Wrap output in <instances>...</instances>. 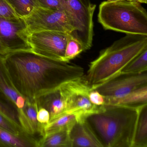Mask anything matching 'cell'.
<instances>
[{
	"instance_id": "8fae6325",
	"label": "cell",
	"mask_w": 147,
	"mask_h": 147,
	"mask_svg": "<svg viewBox=\"0 0 147 147\" xmlns=\"http://www.w3.org/2000/svg\"><path fill=\"white\" fill-rule=\"evenodd\" d=\"M0 94L18 110L22 129L30 133L31 128L24 112L27 100L16 90L6 67L5 57H0Z\"/></svg>"
},
{
	"instance_id": "d4e9b609",
	"label": "cell",
	"mask_w": 147,
	"mask_h": 147,
	"mask_svg": "<svg viewBox=\"0 0 147 147\" xmlns=\"http://www.w3.org/2000/svg\"><path fill=\"white\" fill-rule=\"evenodd\" d=\"M38 6L52 10L63 11L65 0H36Z\"/></svg>"
},
{
	"instance_id": "ac0fdd59",
	"label": "cell",
	"mask_w": 147,
	"mask_h": 147,
	"mask_svg": "<svg viewBox=\"0 0 147 147\" xmlns=\"http://www.w3.org/2000/svg\"><path fill=\"white\" fill-rule=\"evenodd\" d=\"M79 117L76 114L71 113H66L63 115L51 120L45 125L43 137L63 128L75 123Z\"/></svg>"
},
{
	"instance_id": "30bf717a",
	"label": "cell",
	"mask_w": 147,
	"mask_h": 147,
	"mask_svg": "<svg viewBox=\"0 0 147 147\" xmlns=\"http://www.w3.org/2000/svg\"><path fill=\"white\" fill-rule=\"evenodd\" d=\"M27 34L24 19L7 20L0 18V41L9 54L31 52Z\"/></svg>"
},
{
	"instance_id": "7402d4cb",
	"label": "cell",
	"mask_w": 147,
	"mask_h": 147,
	"mask_svg": "<svg viewBox=\"0 0 147 147\" xmlns=\"http://www.w3.org/2000/svg\"><path fill=\"white\" fill-rule=\"evenodd\" d=\"M83 51H84L83 47L80 42L69 34L65 50L64 57L65 61L69 62Z\"/></svg>"
},
{
	"instance_id": "6da1fadb",
	"label": "cell",
	"mask_w": 147,
	"mask_h": 147,
	"mask_svg": "<svg viewBox=\"0 0 147 147\" xmlns=\"http://www.w3.org/2000/svg\"><path fill=\"white\" fill-rule=\"evenodd\" d=\"M5 62L16 90L30 101L85 75L84 69L79 65L31 52L9 54Z\"/></svg>"
},
{
	"instance_id": "9a60e30c",
	"label": "cell",
	"mask_w": 147,
	"mask_h": 147,
	"mask_svg": "<svg viewBox=\"0 0 147 147\" xmlns=\"http://www.w3.org/2000/svg\"><path fill=\"white\" fill-rule=\"evenodd\" d=\"M147 104V85L143 86L119 98H105V105L139 107Z\"/></svg>"
},
{
	"instance_id": "9c48e42d",
	"label": "cell",
	"mask_w": 147,
	"mask_h": 147,
	"mask_svg": "<svg viewBox=\"0 0 147 147\" xmlns=\"http://www.w3.org/2000/svg\"><path fill=\"white\" fill-rule=\"evenodd\" d=\"M68 91L67 111L66 113L76 114L79 119L87 118L91 114L98 111L100 106L93 104L89 98L91 88L84 78L66 82Z\"/></svg>"
},
{
	"instance_id": "83f0119b",
	"label": "cell",
	"mask_w": 147,
	"mask_h": 147,
	"mask_svg": "<svg viewBox=\"0 0 147 147\" xmlns=\"http://www.w3.org/2000/svg\"><path fill=\"white\" fill-rule=\"evenodd\" d=\"M9 54L6 49L3 46V45L0 41V57H5Z\"/></svg>"
},
{
	"instance_id": "277c9868",
	"label": "cell",
	"mask_w": 147,
	"mask_h": 147,
	"mask_svg": "<svg viewBox=\"0 0 147 147\" xmlns=\"http://www.w3.org/2000/svg\"><path fill=\"white\" fill-rule=\"evenodd\" d=\"M98 22L105 30L147 36V13L138 2L104 1L99 7Z\"/></svg>"
},
{
	"instance_id": "e0dca14e",
	"label": "cell",
	"mask_w": 147,
	"mask_h": 147,
	"mask_svg": "<svg viewBox=\"0 0 147 147\" xmlns=\"http://www.w3.org/2000/svg\"><path fill=\"white\" fill-rule=\"evenodd\" d=\"M131 147H147V104L139 107Z\"/></svg>"
},
{
	"instance_id": "5bb4252c",
	"label": "cell",
	"mask_w": 147,
	"mask_h": 147,
	"mask_svg": "<svg viewBox=\"0 0 147 147\" xmlns=\"http://www.w3.org/2000/svg\"><path fill=\"white\" fill-rule=\"evenodd\" d=\"M74 124L40 138L38 147H73L70 132Z\"/></svg>"
},
{
	"instance_id": "52a82bcc",
	"label": "cell",
	"mask_w": 147,
	"mask_h": 147,
	"mask_svg": "<svg viewBox=\"0 0 147 147\" xmlns=\"http://www.w3.org/2000/svg\"><path fill=\"white\" fill-rule=\"evenodd\" d=\"M23 19L28 32L55 31L70 33L74 30L64 11L37 7Z\"/></svg>"
},
{
	"instance_id": "4316f807",
	"label": "cell",
	"mask_w": 147,
	"mask_h": 147,
	"mask_svg": "<svg viewBox=\"0 0 147 147\" xmlns=\"http://www.w3.org/2000/svg\"><path fill=\"white\" fill-rule=\"evenodd\" d=\"M50 114L49 112L44 108H40L38 110L37 119L38 123L44 126L49 123L50 121Z\"/></svg>"
},
{
	"instance_id": "d6986e66",
	"label": "cell",
	"mask_w": 147,
	"mask_h": 147,
	"mask_svg": "<svg viewBox=\"0 0 147 147\" xmlns=\"http://www.w3.org/2000/svg\"><path fill=\"white\" fill-rule=\"evenodd\" d=\"M147 71V49L129 62L121 72L136 74Z\"/></svg>"
},
{
	"instance_id": "ffe728a7",
	"label": "cell",
	"mask_w": 147,
	"mask_h": 147,
	"mask_svg": "<svg viewBox=\"0 0 147 147\" xmlns=\"http://www.w3.org/2000/svg\"><path fill=\"white\" fill-rule=\"evenodd\" d=\"M15 12L22 18L29 16L37 7L36 0H7Z\"/></svg>"
},
{
	"instance_id": "44dd1931",
	"label": "cell",
	"mask_w": 147,
	"mask_h": 147,
	"mask_svg": "<svg viewBox=\"0 0 147 147\" xmlns=\"http://www.w3.org/2000/svg\"><path fill=\"white\" fill-rule=\"evenodd\" d=\"M0 113L23 130L20 124L19 113L18 110L13 105L8 102L1 94Z\"/></svg>"
},
{
	"instance_id": "f1b7e54d",
	"label": "cell",
	"mask_w": 147,
	"mask_h": 147,
	"mask_svg": "<svg viewBox=\"0 0 147 147\" xmlns=\"http://www.w3.org/2000/svg\"><path fill=\"white\" fill-rule=\"evenodd\" d=\"M108 1H125L130 2H138L141 4H147V0H107Z\"/></svg>"
},
{
	"instance_id": "484cf974",
	"label": "cell",
	"mask_w": 147,
	"mask_h": 147,
	"mask_svg": "<svg viewBox=\"0 0 147 147\" xmlns=\"http://www.w3.org/2000/svg\"><path fill=\"white\" fill-rule=\"evenodd\" d=\"M88 96L91 102L95 105L100 106L105 104V98L96 90H91Z\"/></svg>"
},
{
	"instance_id": "7a4b0ae2",
	"label": "cell",
	"mask_w": 147,
	"mask_h": 147,
	"mask_svg": "<svg viewBox=\"0 0 147 147\" xmlns=\"http://www.w3.org/2000/svg\"><path fill=\"white\" fill-rule=\"evenodd\" d=\"M140 107L105 105L87 120L104 147H131Z\"/></svg>"
},
{
	"instance_id": "3957f363",
	"label": "cell",
	"mask_w": 147,
	"mask_h": 147,
	"mask_svg": "<svg viewBox=\"0 0 147 147\" xmlns=\"http://www.w3.org/2000/svg\"><path fill=\"white\" fill-rule=\"evenodd\" d=\"M147 49V36L126 34L105 49L89 64L83 78L90 88L106 81Z\"/></svg>"
},
{
	"instance_id": "cb8c5ba5",
	"label": "cell",
	"mask_w": 147,
	"mask_h": 147,
	"mask_svg": "<svg viewBox=\"0 0 147 147\" xmlns=\"http://www.w3.org/2000/svg\"><path fill=\"white\" fill-rule=\"evenodd\" d=\"M0 18L7 20H18L20 18L7 0H0Z\"/></svg>"
},
{
	"instance_id": "7c38bea8",
	"label": "cell",
	"mask_w": 147,
	"mask_h": 147,
	"mask_svg": "<svg viewBox=\"0 0 147 147\" xmlns=\"http://www.w3.org/2000/svg\"><path fill=\"white\" fill-rule=\"evenodd\" d=\"M66 82L35 100L38 109L44 108L48 111L50 121L63 115L67 111L68 96Z\"/></svg>"
},
{
	"instance_id": "ba28073f",
	"label": "cell",
	"mask_w": 147,
	"mask_h": 147,
	"mask_svg": "<svg viewBox=\"0 0 147 147\" xmlns=\"http://www.w3.org/2000/svg\"><path fill=\"white\" fill-rule=\"evenodd\" d=\"M147 85V71L136 74L120 72L106 81L91 88L107 99L119 98Z\"/></svg>"
},
{
	"instance_id": "5b68a950",
	"label": "cell",
	"mask_w": 147,
	"mask_h": 147,
	"mask_svg": "<svg viewBox=\"0 0 147 147\" xmlns=\"http://www.w3.org/2000/svg\"><path fill=\"white\" fill-rule=\"evenodd\" d=\"M96 7L89 0H65L63 11L74 29L69 34L80 42L84 51L92 45Z\"/></svg>"
},
{
	"instance_id": "603a6c76",
	"label": "cell",
	"mask_w": 147,
	"mask_h": 147,
	"mask_svg": "<svg viewBox=\"0 0 147 147\" xmlns=\"http://www.w3.org/2000/svg\"><path fill=\"white\" fill-rule=\"evenodd\" d=\"M0 127L16 136L28 135L8 119L0 113Z\"/></svg>"
},
{
	"instance_id": "2e32d148",
	"label": "cell",
	"mask_w": 147,
	"mask_h": 147,
	"mask_svg": "<svg viewBox=\"0 0 147 147\" xmlns=\"http://www.w3.org/2000/svg\"><path fill=\"white\" fill-rule=\"evenodd\" d=\"M38 140L30 135H13L0 127V147H38Z\"/></svg>"
},
{
	"instance_id": "8992f818",
	"label": "cell",
	"mask_w": 147,
	"mask_h": 147,
	"mask_svg": "<svg viewBox=\"0 0 147 147\" xmlns=\"http://www.w3.org/2000/svg\"><path fill=\"white\" fill-rule=\"evenodd\" d=\"M69 33L55 31L28 32L31 52L57 61H65V52Z\"/></svg>"
},
{
	"instance_id": "4fadbf2b",
	"label": "cell",
	"mask_w": 147,
	"mask_h": 147,
	"mask_svg": "<svg viewBox=\"0 0 147 147\" xmlns=\"http://www.w3.org/2000/svg\"><path fill=\"white\" fill-rule=\"evenodd\" d=\"M72 147H104L87 118L76 120L71 128Z\"/></svg>"
}]
</instances>
